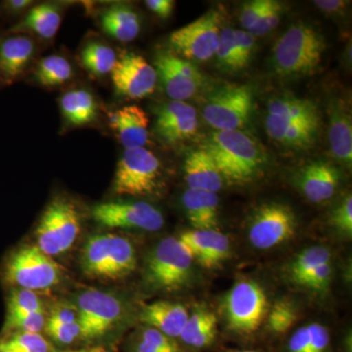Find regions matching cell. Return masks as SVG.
Masks as SVG:
<instances>
[{"instance_id":"cell-6","label":"cell","mask_w":352,"mask_h":352,"mask_svg":"<svg viewBox=\"0 0 352 352\" xmlns=\"http://www.w3.org/2000/svg\"><path fill=\"white\" fill-rule=\"evenodd\" d=\"M161 178V163L154 153L145 147L124 149L118 163L113 191L120 196L153 195Z\"/></svg>"},{"instance_id":"cell-33","label":"cell","mask_w":352,"mask_h":352,"mask_svg":"<svg viewBox=\"0 0 352 352\" xmlns=\"http://www.w3.org/2000/svg\"><path fill=\"white\" fill-rule=\"evenodd\" d=\"M331 254L328 249L321 245L308 248L300 252L293 265H292V276L294 281L298 285L302 284L303 280L309 276L317 267L324 263H330Z\"/></svg>"},{"instance_id":"cell-12","label":"cell","mask_w":352,"mask_h":352,"mask_svg":"<svg viewBox=\"0 0 352 352\" xmlns=\"http://www.w3.org/2000/svg\"><path fill=\"white\" fill-rule=\"evenodd\" d=\"M91 215L97 223L108 228L154 231L163 228L164 219L157 208L145 201H112L97 204Z\"/></svg>"},{"instance_id":"cell-25","label":"cell","mask_w":352,"mask_h":352,"mask_svg":"<svg viewBox=\"0 0 352 352\" xmlns=\"http://www.w3.org/2000/svg\"><path fill=\"white\" fill-rule=\"evenodd\" d=\"M183 207L196 230H210L219 226V199L217 193L188 189L182 197Z\"/></svg>"},{"instance_id":"cell-52","label":"cell","mask_w":352,"mask_h":352,"mask_svg":"<svg viewBox=\"0 0 352 352\" xmlns=\"http://www.w3.org/2000/svg\"><path fill=\"white\" fill-rule=\"evenodd\" d=\"M50 352H109L104 347L97 346L92 349H80V351H69V349H58L50 346Z\"/></svg>"},{"instance_id":"cell-8","label":"cell","mask_w":352,"mask_h":352,"mask_svg":"<svg viewBox=\"0 0 352 352\" xmlns=\"http://www.w3.org/2000/svg\"><path fill=\"white\" fill-rule=\"evenodd\" d=\"M192 263L193 258L178 238H166L149 254L146 278L154 288L175 291L188 282Z\"/></svg>"},{"instance_id":"cell-1","label":"cell","mask_w":352,"mask_h":352,"mask_svg":"<svg viewBox=\"0 0 352 352\" xmlns=\"http://www.w3.org/2000/svg\"><path fill=\"white\" fill-rule=\"evenodd\" d=\"M201 149L214 160L223 179L236 184L254 180L267 163L265 150L251 134L238 131H215Z\"/></svg>"},{"instance_id":"cell-4","label":"cell","mask_w":352,"mask_h":352,"mask_svg":"<svg viewBox=\"0 0 352 352\" xmlns=\"http://www.w3.org/2000/svg\"><path fill=\"white\" fill-rule=\"evenodd\" d=\"M4 281L16 288L44 291L63 280V270L36 245H25L14 251L3 268Z\"/></svg>"},{"instance_id":"cell-14","label":"cell","mask_w":352,"mask_h":352,"mask_svg":"<svg viewBox=\"0 0 352 352\" xmlns=\"http://www.w3.org/2000/svg\"><path fill=\"white\" fill-rule=\"evenodd\" d=\"M296 217L288 207L280 204H268L258 208L251 227L250 241L261 250L272 249L293 237Z\"/></svg>"},{"instance_id":"cell-31","label":"cell","mask_w":352,"mask_h":352,"mask_svg":"<svg viewBox=\"0 0 352 352\" xmlns=\"http://www.w3.org/2000/svg\"><path fill=\"white\" fill-rule=\"evenodd\" d=\"M34 75L43 87H60L73 78L74 69L67 58L61 55H50L38 62Z\"/></svg>"},{"instance_id":"cell-16","label":"cell","mask_w":352,"mask_h":352,"mask_svg":"<svg viewBox=\"0 0 352 352\" xmlns=\"http://www.w3.org/2000/svg\"><path fill=\"white\" fill-rule=\"evenodd\" d=\"M198 124L193 106L186 102L170 101L157 110L155 129L164 142L175 144L195 135Z\"/></svg>"},{"instance_id":"cell-9","label":"cell","mask_w":352,"mask_h":352,"mask_svg":"<svg viewBox=\"0 0 352 352\" xmlns=\"http://www.w3.org/2000/svg\"><path fill=\"white\" fill-rule=\"evenodd\" d=\"M221 32L219 11L210 10L170 34L171 50L187 61L206 62L214 56Z\"/></svg>"},{"instance_id":"cell-36","label":"cell","mask_w":352,"mask_h":352,"mask_svg":"<svg viewBox=\"0 0 352 352\" xmlns=\"http://www.w3.org/2000/svg\"><path fill=\"white\" fill-rule=\"evenodd\" d=\"M217 63L224 69L238 72L244 69L235 41V30L231 27L221 29L217 53Z\"/></svg>"},{"instance_id":"cell-27","label":"cell","mask_w":352,"mask_h":352,"mask_svg":"<svg viewBox=\"0 0 352 352\" xmlns=\"http://www.w3.org/2000/svg\"><path fill=\"white\" fill-rule=\"evenodd\" d=\"M102 30L120 43H129L138 38L141 25L139 16L131 7L116 4L101 14Z\"/></svg>"},{"instance_id":"cell-51","label":"cell","mask_w":352,"mask_h":352,"mask_svg":"<svg viewBox=\"0 0 352 352\" xmlns=\"http://www.w3.org/2000/svg\"><path fill=\"white\" fill-rule=\"evenodd\" d=\"M314 4L321 10L328 13L337 12L346 6V2L340 0H318L314 1Z\"/></svg>"},{"instance_id":"cell-7","label":"cell","mask_w":352,"mask_h":352,"mask_svg":"<svg viewBox=\"0 0 352 352\" xmlns=\"http://www.w3.org/2000/svg\"><path fill=\"white\" fill-rule=\"evenodd\" d=\"M254 106L252 87L226 85L208 96L204 106L203 117L215 131H238L249 124Z\"/></svg>"},{"instance_id":"cell-54","label":"cell","mask_w":352,"mask_h":352,"mask_svg":"<svg viewBox=\"0 0 352 352\" xmlns=\"http://www.w3.org/2000/svg\"><path fill=\"white\" fill-rule=\"evenodd\" d=\"M0 83H1V82H0Z\"/></svg>"},{"instance_id":"cell-44","label":"cell","mask_w":352,"mask_h":352,"mask_svg":"<svg viewBox=\"0 0 352 352\" xmlns=\"http://www.w3.org/2000/svg\"><path fill=\"white\" fill-rule=\"evenodd\" d=\"M235 41L243 68L245 69L251 62L254 54L256 38L250 32L235 30Z\"/></svg>"},{"instance_id":"cell-29","label":"cell","mask_w":352,"mask_h":352,"mask_svg":"<svg viewBox=\"0 0 352 352\" xmlns=\"http://www.w3.org/2000/svg\"><path fill=\"white\" fill-rule=\"evenodd\" d=\"M268 116L283 118L296 122L318 124L320 122L318 109L314 102L291 95L270 99L267 104Z\"/></svg>"},{"instance_id":"cell-35","label":"cell","mask_w":352,"mask_h":352,"mask_svg":"<svg viewBox=\"0 0 352 352\" xmlns=\"http://www.w3.org/2000/svg\"><path fill=\"white\" fill-rule=\"evenodd\" d=\"M39 311H45V310H44L43 300L36 295V292L15 288L9 294L6 318Z\"/></svg>"},{"instance_id":"cell-41","label":"cell","mask_w":352,"mask_h":352,"mask_svg":"<svg viewBox=\"0 0 352 352\" xmlns=\"http://www.w3.org/2000/svg\"><path fill=\"white\" fill-rule=\"evenodd\" d=\"M141 342L148 346L154 347L161 352H180L179 347L173 342L171 338L160 332L156 329L149 328L143 331L141 335Z\"/></svg>"},{"instance_id":"cell-43","label":"cell","mask_w":352,"mask_h":352,"mask_svg":"<svg viewBox=\"0 0 352 352\" xmlns=\"http://www.w3.org/2000/svg\"><path fill=\"white\" fill-rule=\"evenodd\" d=\"M270 0H252L245 2L242 7L240 15V22L245 32H249L252 25L258 22L261 14L265 10Z\"/></svg>"},{"instance_id":"cell-46","label":"cell","mask_w":352,"mask_h":352,"mask_svg":"<svg viewBox=\"0 0 352 352\" xmlns=\"http://www.w3.org/2000/svg\"><path fill=\"white\" fill-rule=\"evenodd\" d=\"M310 333L309 352H327L330 344V335L327 329L321 324L308 325Z\"/></svg>"},{"instance_id":"cell-19","label":"cell","mask_w":352,"mask_h":352,"mask_svg":"<svg viewBox=\"0 0 352 352\" xmlns=\"http://www.w3.org/2000/svg\"><path fill=\"white\" fill-rule=\"evenodd\" d=\"M109 124L124 149L143 148L149 142V118L138 106H124L109 113Z\"/></svg>"},{"instance_id":"cell-48","label":"cell","mask_w":352,"mask_h":352,"mask_svg":"<svg viewBox=\"0 0 352 352\" xmlns=\"http://www.w3.org/2000/svg\"><path fill=\"white\" fill-rule=\"evenodd\" d=\"M310 333L308 327L296 330L289 342V352H309Z\"/></svg>"},{"instance_id":"cell-53","label":"cell","mask_w":352,"mask_h":352,"mask_svg":"<svg viewBox=\"0 0 352 352\" xmlns=\"http://www.w3.org/2000/svg\"><path fill=\"white\" fill-rule=\"evenodd\" d=\"M235 352H256V351H235Z\"/></svg>"},{"instance_id":"cell-23","label":"cell","mask_w":352,"mask_h":352,"mask_svg":"<svg viewBox=\"0 0 352 352\" xmlns=\"http://www.w3.org/2000/svg\"><path fill=\"white\" fill-rule=\"evenodd\" d=\"M184 173L189 189L217 193L223 185V177L214 160L201 148L189 153L185 159Z\"/></svg>"},{"instance_id":"cell-47","label":"cell","mask_w":352,"mask_h":352,"mask_svg":"<svg viewBox=\"0 0 352 352\" xmlns=\"http://www.w3.org/2000/svg\"><path fill=\"white\" fill-rule=\"evenodd\" d=\"M46 321L54 323H74L78 321V309L76 305L65 302L57 303L53 307Z\"/></svg>"},{"instance_id":"cell-26","label":"cell","mask_w":352,"mask_h":352,"mask_svg":"<svg viewBox=\"0 0 352 352\" xmlns=\"http://www.w3.org/2000/svg\"><path fill=\"white\" fill-rule=\"evenodd\" d=\"M62 23L59 7L54 4H38L28 10L20 22L11 27L8 32L13 34H34L43 39H51L56 36Z\"/></svg>"},{"instance_id":"cell-13","label":"cell","mask_w":352,"mask_h":352,"mask_svg":"<svg viewBox=\"0 0 352 352\" xmlns=\"http://www.w3.org/2000/svg\"><path fill=\"white\" fill-rule=\"evenodd\" d=\"M157 80L173 101L188 100L203 85V75L198 68L173 51H161L155 58Z\"/></svg>"},{"instance_id":"cell-28","label":"cell","mask_w":352,"mask_h":352,"mask_svg":"<svg viewBox=\"0 0 352 352\" xmlns=\"http://www.w3.org/2000/svg\"><path fill=\"white\" fill-rule=\"evenodd\" d=\"M60 108L64 119L74 126H87L98 117V105L94 94L82 88L62 95Z\"/></svg>"},{"instance_id":"cell-30","label":"cell","mask_w":352,"mask_h":352,"mask_svg":"<svg viewBox=\"0 0 352 352\" xmlns=\"http://www.w3.org/2000/svg\"><path fill=\"white\" fill-rule=\"evenodd\" d=\"M217 328V316L212 312L199 310L189 316L179 338L191 346H207L214 342Z\"/></svg>"},{"instance_id":"cell-11","label":"cell","mask_w":352,"mask_h":352,"mask_svg":"<svg viewBox=\"0 0 352 352\" xmlns=\"http://www.w3.org/2000/svg\"><path fill=\"white\" fill-rule=\"evenodd\" d=\"M267 307V298L263 288L252 281H240L234 285L224 300L229 328L240 333L258 330Z\"/></svg>"},{"instance_id":"cell-20","label":"cell","mask_w":352,"mask_h":352,"mask_svg":"<svg viewBox=\"0 0 352 352\" xmlns=\"http://www.w3.org/2000/svg\"><path fill=\"white\" fill-rule=\"evenodd\" d=\"M339 182V171L326 162L307 164L298 178L303 195L314 203H322L332 198Z\"/></svg>"},{"instance_id":"cell-49","label":"cell","mask_w":352,"mask_h":352,"mask_svg":"<svg viewBox=\"0 0 352 352\" xmlns=\"http://www.w3.org/2000/svg\"><path fill=\"white\" fill-rule=\"evenodd\" d=\"M146 6L161 19H168L173 12L175 2L173 0H147Z\"/></svg>"},{"instance_id":"cell-18","label":"cell","mask_w":352,"mask_h":352,"mask_svg":"<svg viewBox=\"0 0 352 352\" xmlns=\"http://www.w3.org/2000/svg\"><path fill=\"white\" fill-rule=\"evenodd\" d=\"M178 240L186 248L193 259L206 268L219 265L229 254V240L217 229L189 230L182 233Z\"/></svg>"},{"instance_id":"cell-15","label":"cell","mask_w":352,"mask_h":352,"mask_svg":"<svg viewBox=\"0 0 352 352\" xmlns=\"http://www.w3.org/2000/svg\"><path fill=\"white\" fill-rule=\"evenodd\" d=\"M111 74L116 92L126 98H145L157 87L156 69L144 57L134 52L122 54Z\"/></svg>"},{"instance_id":"cell-37","label":"cell","mask_w":352,"mask_h":352,"mask_svg":"<svg viewBox=\"0 0 352 352\" xmlns=\"http://www.w3.org/2000/svg\"><path fill=\"white\" fill-rule=\"evenodd\" d=\"M46 320L45 311L6 318L2 332L6 335L18 332L39 333L45 328Z\"/></svg>"},{"instance_id":"cell-21","label":"cell","mask_w":352,"mask_h":352,"mask_svg":"<svg viewBox=\"0 0 352 352\" xmlns=\"http://www.w3.org/2000/svg\"><path fill=\"white\" fill-rule=\"evenodd\" d=\"M329 142L331 152L338 161L351 166V115L342 101H333L329 109Z\"/></svg>"},{"instance_id":"cell-39","label":"cell","mask_w":352,"mask_h":352,"mask_svg":"<svg viewBox=\"0 0 352 352\" xmlns=\"http://www.w3.org/2000/svg\"><path fill=\"white\" fill-rule=\"evenodd\" d=\"M296 320V312L289 302H277L271 309L270 327L273 332L281 333L288 331Z\"/></svg>"},{"instance_id":"cell-34","label":"cell","mask_w":352,"mask_h":352,"mask_svg":"<svg viewBox=\"0 0 352 352\" xmlns=\"http://www.w3.org/2000/svg\"><path fill=\"white\" fill-rule=\"evenodd\" d=\"M0 352H50V346L41 333L18 332L0 340Z\"/></svg>"},{"instance_id":"cell-10","label":"cell","mask_w":352,"mask_h":352,"mask_svg":"<svg viewBox=\"0 0 352 352\" xmlns=\"http://www.w3.org/2000/svg\"><path fill=\"white\" fill-rule=\"evenodd\" d=\"M80 337L92 340L108 333L122 319L124 305L117 296L88 289L76 298Z\"/></svg>"},{"instance_id":"cell-22","label":"cell","mask_w":352,"mask_h":352,"mask_svg":"<svg viewBox=\"0 0 352 352\" xmlns=\"http://www.w3.org/2000/svg\"><path fill=\"white\" fill-rule=\"evenodd\" d=\"M188 318V311L183 305L164 300L146 305L140 314L141 321L171 339L180 337Z\"/></svg>"},{"instance_id":"cell-50","label":"cell","mask_w":352,"mask_h":352,"mask_svg":"<svg viewBox=\"0 0 352 352\" xmlns=\"http://www.w3.org/2000/svg\"><path fill=\"white\" fill-rule=\"evenodd\" d=\"M32 6L31 0H7L1 4V8L9 15H17L25 10H29Z\"/></svg>"},{"instance_id":"cell-3","label":"cell","mask_w":352,"mask_h":352,"mask_svg":"<svg viewBox=\"0 0 352 352\" xmlns=\"http://www.w3.org/2000/svg\"><path fill=\"white\" fill-rule=\"evenodd\" d=\"M326 47L320 32L307 23H296L275 43L273 68L283 76L311 75L320 66Z\"/></svg>"},{"instance_id":"cell-2","label":"cell","mask_w":352,"mask_h":352,"mask_svg":"<svg viewBox=\"0 0 352 352\" xmlns=\"http://www.w3.org/2000/svg\"><path fill=\"white\" fill-rule=\"evenodd\" d=\"M80 263L85 276L102 281H119L134 272L138 259L131 241L107 233L88 238L80 252Z\"/></svg>"},{"instance_id":"cell-17","label":"cell","mask_w":352,"mask_h":352,"mask_svg":"<svg viewBox=\"0 0 352 352\" xmlns=\"http://www.w3.org/2000/svg\"><path fill=\"white\" fill-rule=\"evenodd\" d=\"M36 53V43L25 34L7 32L0 36V82L11 85L24 74Z\"/></svg>"},{"instance_id":"cell-38","label":"cell","mask_w":352,"mask_h":352,"mask_svg":"<svg viewBox=\"0 0 352 352\" xmlns=\"http://www.w3.org/2000/svg\"><path fill=\"white\" fill-rule=\"evenodd\" d=\"M282 13H283V7L275 0H270L265 10L261 14V18L258 20L249 32L252 36H263L276 29L281 20Z\"/></svg>"},{"instance_id":"cell-42","label":"cell","mask_w":352,"mask_h":352,"mask_svg":"<svg viewBox=\"0 0 352 352\" xmlns=\"http://www.w3.org/2000/svg\"><path fill=\"white\" fill-rule=\"evenodd\" d=\"M333 226L340 231L351 236L352 234V198L346 197L340 205L335 208L332 214Z\"/></svg>"},{"instance_id":"cell-24","label":"cell","mask_w":352,"mask_h":352,"mask_svg":"<svg viewBox=\"0 0 352 352\" xmlns=\"http://www.w3.org/2000/svg\"><path fill=\"white\" fill-rule=\"evenodd\" d=\"M318 124L296 122L283 118L267 116L265 129L272 140L289 148L303 149L314 142Z\"/></svg>"},{"instance_id":"cell-5","label":"cell","mask_w":352,"mask_h":352,"mask_svg":"<svg viewBox=\"0 0 352 352\" xmlns=\"http://www.w3.org/2000/svg\"><path fill=\"white\" fill-rule=\"evenodd\" d=\"M82 230V217L73 201L56 197L45 208L36 227V245L47 256L68 252Z\"/></svg>"},{"instance_id":"cell-40","label":"cell","mask_w":352,"mask_h":352,"mask_svg":"<svg viewBox=\"0 0 352 352\" xmlns=\"http://www.w3.org/2000/svg\"><path fill=\"white\" fill-rule=\"evenodd\" d=\"M44 329L51 339L62 344H72L80 337V326L78 321L69 324L46 321Z\"/></svg>"},{"instance_id":"cell-32","label":"cell","mask_w":352,"mask_h":352,"mask_svg":"<svg viewBox=\"0 0 352 352\" xmlns=\"http://www.w3.org/2000/svg\"><path fill=\"white\" fill-rule=\"evenodd\" d=\"M82 66L92 75L102 76L112 73L118 61L117 54L112 47L94 41L83 47L80 55Z\"/></svg>"},{"instance_id":"cell-45","label":"cell","mask_w":352,"mask_h":352,"mask_svg":"<svg viewBox=\"0 0 352 352\" xmlns=\"http://www.w3.org/2000/svg\"><path fill=\"white\" fill-rule=\"evenodd\" d=\"M331 274H332L331 263L322 264L309 276L305 278L300 285L307 287L308 289H324L330 282Z\"/></svg>"}]
</instances>
